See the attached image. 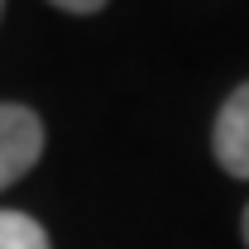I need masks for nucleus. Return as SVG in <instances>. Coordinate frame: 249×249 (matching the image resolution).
<instances>
[{"mask_svg":"<svg viewBox=\"0 0 249 249\" xmlns=\"http://www.w3.org/2000/svg\"><path fill=\"white\" fill-rule=\"evenodd\" d=\"M43 158V120L19 101H0V192L15 187Z\"/></svg>","mask_w":249,"mask_h":249,"instance_id":"obj_1","label":"nucleus"},{"mask_svg":"<svg viewBox=\"0 0 249 249\" xmlns=\"http://www.w3.org/2000/svg\"><path fill=\"white\" fill-rule=\"evenodd\" d=\"M211 154H216V163L230 178L249 182V82H240L225 96L216 129H211Z\"/></svg>","mask_w":249,"mask_h":249,"instance_id":"obj_2","label":"nucleus"},{"mask_svg":"<svg viewBox=\"0 0 249 249\" xmlns=\"http://www.w3.org/2000/svg\"><path fill=\"white\" fill-rule=\"evenodd\" d=\"M0 249H53L48 230L29 211H0Z\"/></svg>","mask_w":249,"mask_h":249,"instance_id":"obj_3","label":"nucleus"},{"mask_svg":"<svg viewBox=\"0 0 249 249\" xmlns=\"http://www.w3.org/2000/svg\"><path fill=\"white\" fill-rule=\"evenodd\" d=\"M48 5H58L67 15H96L101 5H110V0H48Z\"/></svg>","mask_w":249,"mask_h":249,"instance_id":"obj_4","label":"nucleus"},{"mask_svg":"<svg viewBox=\"0 0 249 249\" xmlns=\"http://www.w3.org/2000/svg\"><path fill=\"white\" fill-rule=\"evenodd\" d=\"M240 230H245V245H249V206H245V220H240Z\"/></svg>","mask_w":249,"mask_h":249,"instance_id":"obj_5","label":"nucleus"},{"mask_svg":"<svg viewBox=\"0 0 249 249\" xmlns=\"http://www.w3.org/2000/svg\"><path fill=\"white\" fill-rule=\"evenodd\" d=\"M0 15H5V0H0Z\"/></svg>","mask_w":249,"mask_h":249,"instance_id":"obj_6","label":"nucleus"}]
</instances>
